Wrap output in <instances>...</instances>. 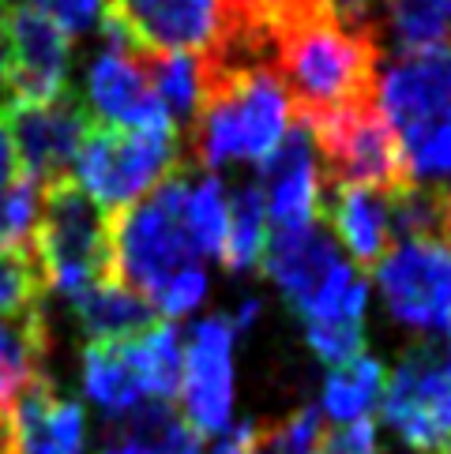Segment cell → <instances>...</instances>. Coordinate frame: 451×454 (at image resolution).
<instances>
[{"label": "cell", "mask_w": 451, "mask_h": 454, "mask_svg": "<svg viewBox=\"0 0 451 454\" xmlns=\"http://www.w3.org/2000/svg\"><path fill=\"white\" fill-rule=\"evenodd\" d=\"M260 173L267 230H309L320 222V173L309 128L289 121L282 143L267 161H260Z\"/></svg>", "instance_id": "9a60e30c"}, {"label": "cell", "mask_w": 451, "mask_h": 454, "mask_svg": "<svg viewBox=\"0 0 451 454\" xmlns=\"http://www.w3.org/2000/svg\"><path fill=\"white\" fill-rule=\"evenodd\" d=\"M260 267L305 323H365L368 278L320 230H267Z\"/></svg>", "instance_id": "277c9868"}, {"label": "cell", "mask_w": 451, "mask_h": 454, "mask_svg": "<svg viewBox=\"0 0 451 454\" xmlns=\"http://www.w3.org/2000/svg\"><path fill=\"white\" fill-rule=\"evenodd\" d=\"M68 301L79 319V331L91 342H121V338H132L139 331H147L151 323H158L154 308L117 278L94 282L87 289H79V294H72Z\"/></svg>", "instance_id": "44dd1931"}, {"label": "cell", "mask_w": 451, "mask_h": 454, "mask_svg": "<svg viewBox=\"0 0 451 454\" xmlns=\"http://www.w3.org/2000/svg\"><path fill=\"white\" fill-rule=\"evenodd\" d=\"M316 454H376V425L373 420H350V425L320 428Z\"/></svg>", "instance_id": "d6a6232c"}, {"label": "cell", "mask_w": 451, "mask_h": 454, "mask_svg": "<svg viewBox=\"0 0 451 454\" xmlns=\"http://www.w3.org/2000/svg\"><path fill=\"white\" fill-rule=\"evenodd\" d=\"M8 428V454H87L83 410H79V402L60 398L50 380H38L15 398Z\"/></svg>", "instance_id": "e0dca14e"}, {"label": "cell", "mask_w": 451, "mask_h": 454, "mask_svg": "<svg viewBox=\"0 0 451 454\" xmlns=\"http://www.w3.org/2000/svg\"><path fill=\"white\" fill-rule=\"evenodd\" d=\"M256 316H260V301H245L233 312V319H230V327H233V334H241V331H249L252 323H256Z\"/></svg>", "instance_id": "74e56055"}, {"label": "cell", "mask_w": 451, "mask_h": 454, "mask_svg": "<svg viewBox=\"0 0 451 454\" xmlns=\"http://www.w3.org/2000/svg\"><path fill=\"white\" fill-rule=\"evenodd\" d=\"M83 391L91 402H99L106 413L121 417L128 410H136L143 398V383H139V368L132 356V342H91L83 353Z\"/></svg>", "instance_id": "7402d4cb"}, {"label": "cell", "mask_w": 451, "mask_h": 454, "mask_svg": "<svg viewBox=\"0 0 451 454\" xmlns=\"http://www.w3.org/2000/svg\"><path fill=\"white\" fill-rule=\"evenodd\" d=\"M23 4L38 8L42 15H50V20L64 30V35H83V30L94 23V15H99V0H23Z\"/></svg>", "instance_id": "836d02e7"}, {"label": "cell", "mask_w": 451, "mask_h": 454, "mask_svg": "<svg viewBox=\"0 0 451 454\" xmlns=\"http://www.w3.org/2000/svg\"><path fill=\"white\" fill-rule=\"evenodd\" d=\"M384 420L417 454H432L451 435V349L410 346L384 383Z\"/></svg>", "instance_id": "9c48e42d"}, {"label": "cell", "mask_w": 451, "mask_h": 454, "mask_svg": "<svg viewBox=\"0 0 451 454\" xmlns=\"http://www.w3.org/2000/svg\"><path fill=\"white\" fill-rule=\"evenodd\" d=\"M185 222L192 233V245L196 252L218 255L222 259V245H226V192L215 176H203V181L188 184L185 196Z\"/></svg>", "instance_id": "83f0119b"}, {"label": "cell", "mask_w": 451, "mask_h": 454, "mask_svg": "<svg viewBox=\"0 0 451 454\" xmlns=\"http://www.w3.org/2000/svg\"><path fill=\"white\" fill-rule=\"evenodd\" d=\"M4 23V87L12 106H50L68 90L72 38L38 8L23 0H0Z\"/></svg>", "instance_id": "30bf717a"}, {"label": "cell", "mask_w": 451, "mask_h": 454, "mask_svg": "<svg viewBox=\"0 0 451 454\" xmlns=\"http://www.w3.org/2000/svg\"><path fill=\"white\" fill-rule=\"evenodd\" d=\"M320 218L343 240L353 267L373 270L384 252L395 245L392 237V203L368 188H320Z\"/></svg>", "instance_id": "ac0fdd59"}, {"label": "cell", "mask_w": 451, "mask_h": 454, "mask_svg": "<svg viewBox=\"0 0 451 454\" xmlns=\"http://www.w3.org/2000/svg\"><path fill=\"white\" fill-rule=\"evenodd\" d=\"M181 132L170 124L158 128H113L91 124L83 147L75 154V181L109 215L132 207L139 196L185 166Z\"/></svg>", "instance_id": "52a82bcc"}, {"label": "cell", "mask_w": 451, "mask_h": 454, "mask_svg": "<svg viewBox=\"0 0 451 454\" xmlns=\"http://www.w3.org/2000/svg\"><path fill=\"white\" fill-rule=\"evenodd\" d=\"M384 383H388V372L376 356H353V361L338 364L328 372L324 383V413L335 425H350V420H365L376 410V402L384 398Z\"/></svg>", "instance_id": "cb8c5ba5"}, {"label": "cell", "mask_w": 451, "mask_h": 454, "mask_svg": "<svg viewBox=\"0 0 451 454\" xmlns=\"http://www.w3.org/2000/svg\"><path fill=\"white\" fill-rule=\"evenodd\" d=\"M388 312L414 331L451 327V245L395 240L373 267Z\"/></svg>", "instance_id": "8fae6325"}, {"label": "cell", "mask_w": 451, "mask_h": 454, "mask_svg": "<svg viewBox=\"0 0 451 454\" xmlns=\"http://www.w3.org/2000/svg\"><path fill=\"white\" fill-rule=\"evenodd\" d=\"M252 4L267 35V72L282 87L297 124L380 102V42L368 23L343 20L328 0Z\"/></svg>", "instance_id": "6da1fadb"}, {"label": "cell", "mask_w": 451, "mask_h": 454, "mask_svg": "<svg viewBox=\"0 0 451 454\" xmlns=\"http://www.w3.org/2000/svg\"><path fill=\"white\" fill-rule=\"evenodd\" d=\"M188 161L162 176L147 196L113 215V278L154 304L170 282L203 267L185 222Z\"/></svg>", "instance_id": "3957f363"}, {"label": "cell", "mask_w": 451, "mask_h": 454, "mask_svg": "<svg viewBox=\"0 0 451 454\" xmlns=\"http://www.w3.org/2000/svg\"><path fill=\"white\" fill-rule=\"evenodd\" d=\"M447 349H451V327H447Z\"/></svg>", "instance_id": "b9f144b4"}, {"label": "cell", "mask_w": 451, "mask_h": 454, "mask_svg": "<svg viewBox=\"0 0 451 454\" xmlns=\"http://www.w3.org/2000/svg\"><path fill=\"white\" fill-rule=\"evenodd\" d=\"M0 87H4V23H0Z\"/></svg>", "instance_id": "ab89813d"}, {"label": "cell", "mask_w": 451, "mask_h": 454, "mask_svg": "<svg viewBox=\"0 0 451 454\" xmlns=\"http://www.w3.org/2000/svg\"><path fill=\"white\" fill-rule=\"evenodd\" d=\"M35 252L45 289L64 297L113 278V215L79 188L72 173L38 188Z\"/></svg>", "instance_id": "5b68a950"}, {"label": "cell", "mask_w": 451, "mask_h": 454, "mask_svg": "<svg viewBox=\"0 0 451 454\" xmlns=\"http://www.w3.org/2000/svg\"><path fill=\"white\" fill-rule=\"evenodd\" d=\"M136 53V50H132ZM143 68H147L151 79V90L162 113L170 117V124L177 132H188L192 124V109H196V57H185V53H173V57H143Z\"/></svg>", "instance_id": "4316f807"}, {"label": "cell", "mask_w": 451, "mask_h": 454, "mask_svg": "<svg viewBox=\"0 0 451 454\" xmlns=\"http://www.w3.org/2000/svg\"><path fill=\"white\" fill-rule=\"evenodd\" d=\"M106 42L143 57H207L222 38L218 0H106Z\"/></svg>", "instance_id": "ba28073f"}, {"label": "cell", "mask_w": 451, "mask_h": 454, "mask_svg": "<svg viewBox=\"0 0 451 454\" xmlns=\"http://www.w3.org/2000/svg\"><path fill=\"white\" fill-rule=\"evenodd\" d=\"M15 176H20V161H15V143L8 132V106L0 109V192H4Z\"/></svg>", "instance_id": "e575fe53"}, {"label": "cell", "mask_w": 451, "mask_h": 454, "mask_svg": "<svg viewBox=\"0 0 451 454\" xmlns=\"http://www.w3.org/2000/svg\"><path fill=\"white\" fill-rule=\"evenodd\" d=\"M91 124L87 106L72 90H64L50 106H8V132L20 173L38 188L68 176Z\"/></svg>", "instance_id": "4fadbf2b"}, {"label": "cell", "mask_w": 451, "mask_h": 454, "mask_svg": "<svg viewBox=\"0 0 451 454\" xmlns=\"http://www.w3.org/2000/svg\"><path fill=\"white\" fill-rule=\"evenodd\" d=\"M305 338L309 349L331 368L365 353V323H305Z\"/></svg>", "instance_id": "1f68e13d"}, {"label": "cell", "mask_w": 451, "mask_h": 454, "mask_svg": "<svg viewBox=\"0 0 451 454\" xmlns=\"http://www.w3.org/2000/svg\"><path fill=\"white\" fill-rule=\"evenodd\" d=\"M328 4L343 15V20L368 23V8H373V0H328Z\"/></svg>", "instance_id": "8d00e7d4"}, {"label": "cell", "mask_w": 451, "mask_h": 454, "mask_svg": "<svg viewBox=\"0 0 451 454\" xmlns=\"http://www.w3.org/2000/svg\"><path fill=\"white\" fill-rule=\"evenodd\" d=\"M233 327L226 316L196 323L181 356V413L200 440H211L230 428L233 413Z\"/></svg>", "instance_id": "7c38bea8"}, {"label": "cell", "mask_w": 451, "mask_h": 454, "mask_svg": "<svg viewBox=\"0 0 451 454\" xmlns=\"http://www.w3.org/2000/svg\"><path fill=\"white\" fill-rule=\"evenodd\" d=\"M38 233V184L20 173L0 192V252H35Z\"/></svg>", "instance_id": "f1b7e54d"}, {"label": "cell", "mask_w": 451, "mask_h": 454, "mask_svg": "<svg viewBox=\"0 0 451 454\" xmlns=\"http://www.w3.org/2000/svg\"><path fill=\"white\" fill-rule=\"evenodd\" d=\"M286 94L260 64H237L218 53L196 57V109L188 143L203 169L226 161H267L289 128Z\"/></svg>", "instance_id": "7a4b0ae2"}, {"label": "cell", "mask_w": 451, "mask_h": 454, "mask_svg": "<svg viewBox=\"0 0 451 454\" xmlns=\"http://www.w3.org/2000/svg\"><path fill=\"white\" fill-rule=\"evenodd\" d=\"M87 102H91V113L99 117L94 124H113V128L170 124V117L151 90V79L139 53H132L121 42H106V50L94 57L87 72Z\"/></svg>", "instance_id": "2e32d148"}, {"label": "cell", "mask_w": 451, "mask_h": 454, "mask_svg": "<svg viewBox=\"0 0 451 454\" xmlns=\"http://www.w3.org/2000/svg\"><path fill=\"white\" fill-rule=\"evenodd\" d=\"M12 450V428H8V413H0V454Z\"/></svg>", "instance_id": "f35d334b"}, {"label": "cell", "mask_w": 451, "mask_h": 454, "mask_svg": "<svg viewBox=\"0 0 451 454\" xmlns=\"http://www.w3.org/2000/svg\"><path fill=\"white\" fill-rule=\"evenodd\" d=\"M45 356H50V327L42 308L0 316V413H12L15 398L45 380Z\"/></svg>", "instance_id": "ffe728a7"}, {"label": "cell", "mask_w": 451, "mask_h": 454, "mask_svg": "<svg viewBox=\"0 0 451 454\" xmlns=\"http://www.w3.org/2000/svg\"><path fill=\"white\" fill-rule=\"evenodd\" d=\"M432 454H451V435H447V440H444L437 450H432Z\"/></svg>", "instance_id": "60d3db41"}, {"label": "cell", "mask_w": 451, "mask_h": 454, "mask_svg": "<svg viewBox=\"0 0 451 454\" xmlns=\"http://www.w3.org/2000/svg\"><path fill=\"white\" fill-rule=\"evenodd\" d=\"M45 278L38 252H0V316L42 308Z\"/></svg>", "instance_id": "4dcf8cb0"}, {"label": "cell", "mask_w": 451, "mask_h": 454, "mask_svg": "<svg viewBox=\"0 0 451 454\" xmlns=\"http://www.w3.org/2000/svg\"><path fill=\"white\" fill-rule=\"evenodd\" d=\"M128 342H132V356H136V368H139L143 398L173 405L177 391H181V356H185L177 327L170 319H158L147 331L132 334Z\"/></svg>", "instance_id": "603a6c76"}, {"label": "cell", "mask_w": 451, "mask_h": 454, "mask_svg": "<svg viewBox=\"0 0 451 454\" xmlns=\"http://www.w3.org/2000/svg\"><path fill=\"white\" fill-rule=\"evenodd\" d=\"M380 109L399 132L402 151L451 124V50L410 53L384 75Z\"/></svg>", "instance_id": "5bb4252c"}, {"label": "cell", "mask_w": 451, "mask_h": 454, "mask_svg": "<svg viewBox=\"0 0 451 454\" xmlns=\"http://www.w3.org/2000/svg\"><path fill=\"white\" fill-rule=\"evenodd\" d=\"M305 128L309 139H316L320 188H368L392 200L414 184L399 132L384 117L380 102L328 113Z\"/></svg>", "instance_id": "8992f818"}, {"label": "cell", "mask_w": 451, "mask_h": 454, "mask_svg": "<svg viewBox=\"0 0 451 454\" xmlns=\"http://www.w3.org/2000/svg\"><path fill=\"white\" fill-rule=\"evenodd\" d=\"M203 440L166 402H143L109 420L102 454H200Z\"/></svg>", "instance_id": "d6986e66"}, {"label": "cell", "mask_w": 451, "mask_h": 454, "mask_svg": "<svg viewBox=\"0 0 451 454\" xmlns=\"http://www.w3.org/2000/svg\"><path fill=\"white\" fill-rule=\"evenodd\" d=\"M252 425L256 420H245V425H237L226 432V440L215 447V454H252Z\"/></svg>", "instance_id": "d590c367"}, {"label": "cell", "mask_w": 451, "mask_h": 454, "mask_svg": "<svg viewBox=\"0 0 451 454\" xmlns=\"http://www.w3.org/2000/svg\"><path fill=\"white\" fill-rule=\"evenodd\" d=\"M267 245V203L260 184H245L226 200V245L222 263L226 270H252L260 267V255Z\"/></svg>", "instance_id": "d4e9b609"}, {"label": "cell", "mask_w": 451, "mask_h": 454, "mask_svg": "<svg viewBox=\"0 0 451 454\" xmlns=\"http://www.w3.org/2000/svg\"><path fill=\"white\" fill-rule=\"evenodd\" d=\"M402 57L451 50V0H388Z\"/></svg>", "instance_id": "484cf974"}, {"label": "cell", "mask_w": 451, "mask_h": 454, "mask_svg": "<svg viewBox=\"0 0 451 454\" xmlns=\"http://www.w3.org/2000/svg\"><path fill=\"white\" fill-rule=\"evenodd\" d=\"M320 428L316 405H301L282 420L252 425V454H316Z\"/></svg>", "instance_id": "f546056e"}]
</instances>
